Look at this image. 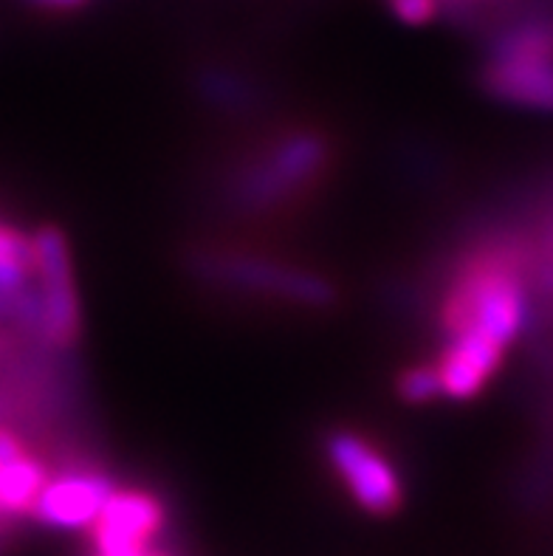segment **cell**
Returning a JSON list of instances; mask_svg holds the SVG:
<instances>
[{"mask_svg":"<svg viewBox=\"0 0 553 556\" xmlns=\"http://www.w3.org/2000/svg\"><path fill=\"white\" fill-rule=\"evenodd\" d=\"M526 291L512 257L486 252L466 263L443 296L441 325L447 337L477 331L508 348L526 323Z\"/></svg>","mask_w":553,"mask_h":556,"instance_id":"obj_1","label":"cell"},{"mask_svg":"<svg viewBox=\"0 0 553 556\" xmlns=\"http://www.w3.org/2000/svg\"><path fill=\"white\" fill-rule=\"evenodd\" d=\"M35 247V280L40 294V328L37 337L51 348H71L83 331L79 294L74 282L68 243L56 226H42L32 235Z\"/></svg>","mask_w":553,"mask_h":556,"instance_id":"obj_2","label":"cell"},{"mask_svg":"<svg viewBox=\"0 0 553 556\" xmlns=\"http://www.w3.org/2000/svg\"><path fill=\"white\" fill-rule=\"evenodd\" d=\"M325 455L344 489L365 511L392 515L401 506L399 472L370 438L353 430H334L325 438Z\"/></svg>","mask_w":553,"mask_h":556,"instance_id":"obj_3","label":"cell"},{"mask_svg":"<svg viewBox=\"0 0 553 556\" xmlns=\"http://www.w3.org/2000/svg\"><path fill=\"white\" fill-rule=\"evenodd\" d=\"M206 271L235 289L282 296L288 303L311 305V308L330 305L337 296L334 286L314 271H302V268L263 261V257H249V254H217L206 263Z\"/></svg>","mask_w":553,"mask_h":556,"instance_id":"obj_4","label":"cell"},{"mask_svg":"<svg viewBox=\"0 0 553 556\" xmlns=\"http://www.w3.org/2000/svg\"><path fill=\"white\" fill-rule=\"evenodd\" d=\"M263 162L266 164L254 167L243 184V195L254 204L282 201L309 187L328 164V141L309 130L291 134L277 141Z\"/></svg>","mask_w":553,"mask_h":556,"instance_id":"obj_5","label":"cell"},{"mask_svg":"<svg viewBox=\"0 0 553 556\" xmlns=\"http://www.w3.org/2000/svg\"><path fill=\"white\" fill-rule=\"evenodd\" d=\"M164 506L150 492H111L93 517L99 556H127L144 551L164 526Z\"/></svg>","mask_w":553,"mask_h":556,"instance_id":"obj_6","label":"cell"},{"mask_svg":"<svg viewBox=\"0 0 553 556\" xmlns=\"http://www.w3.org/2000/svg\"><path fill=\"white\" fill-rule=\"evenodd\" d=\"M503 356L505 348L483 333L461 331L449 337L441 359L435 362L443 395L455 399V402L475 399L489 384L491 376L498 374Z\"/></svg>","mask_w":553,"mask_h":556,"instance_id":"obj_7","label":"cell"},{"mask_svg":"<svg viewBox=\"0 0 553 556\" xmlns=\"http://www.w3.org/2000/svg\"><path fill=\"white\" fill-rule=\"evenodd\" d=\"M113 492L111 480L97 472H71L63 478L46 480L37 494L32 515L56 529H79L91 526L93 517Z\"/></svg>","mask_w":553,"mask_h":556,"instance_id":"obj_8","label":"cell"},{"mask_svg":"<svg viewBox=\"0 0 553 556\" xmlns=\"http://www.w3.org/2000/svg\"><path fill=\"white\" fill-rule=\"evenodd\" d=\"M483 83L494 97L526 108L553 111V63L531 60H494L486 68Z\"/></svg>","mask_w":553,"mask_h":556,"instance_id":"obj_9","label":"cell"},{"mask_svg":"<svg viewBox=\"0 0 553 556\" xmlns=\"http://www.w3.org/2000/svg\"><path fill=\"white\" fill-rule=\"evenodd\" d=\"M46 480H49L46 466L28 452H23L21 458L0 464V515L32 511Z\"/></svg>","mask_w":553,"mask_h":556,"instance_id":"obj_10","label":"cell"},{"mask_svg":"<svg viewBox=\"0 0 553 556\" xmlns=\"http://www.w3.org/2000/svg\"><path fill=\"white\" fill-rule=\"evenodd\" d=\"M500 60H531V63H553V28L526 26L508 35L498 49Z\"/></svg>","mask_w":553,"mask_h":556,"instance_id":"obj_11","label":"cell"},{"mask_svg":"<svg viewBox=\"0 0 553 556\" xmlns=\"http://www.w3.org/2000/svg\"><path fill=\"white\" fill-rule=\"evenodd\" d=\"M399 395L406 404H427L438 395H443L441 390V376H438V367L435 365H415L401 370L399 376Z\"/></svg>","mask_w":553,"mask_h":556,"instance_id":"obj_12","label":"cell"},{"mask_svg":"<svg viewBox=\"0 0 553 556\" xmlns=\"http://www.w3.org/2000/svg\"><path fill=\"white\" fill-rule=\"evenodd\" d=\"M387 7L406 26H424V23L435 21L441 0H387Z\"/></svg>","mask_w":553,"mask_h":556,"instance_id":"obj_13","label":"cell"},{"mask_svg":"<svg viewBox=\"0 0 553 556\" xmlns=\"http://www.w3.org/2000/svg\"><path fill=\"white\" fill-rule=\"evenodd\" d=\"M23 452H28V450L23 446L21 438L14 435L12 430H3V427H0V464L21 458Z\"/></svg>","mask_w":553,"mask_h":556,"instance_id":"obj_14","label":"cell"},{"mask_svg":"<svg viewBox=\"0 0 553 556\" xmlns=\"http://www.w3.org/2000/svg\"><path fill=\"white\" fill-rule=\"evenodd\" d=\"M32 3H37V7L60 9V12H65V9H79V7H85L88 0H32Z\"/></svg>","mask_w":553,"mask_h":556,"instance_id":"obj_15","label":"cell"},{"mask_svg":"<svg viewBox=\"0 0 553 556\" xmlns=\"http://www.w3.org/2000/svg\"><path fill=\"white\" fill-rule=\"evenodd\" d=\"M127 556H159V554H150V551L144 548V551H136V554H127Z\"/></svg>","mask_w":553,"mask_h":556,"instance_id":"obj_16","label":"cell"}]
</instances>
